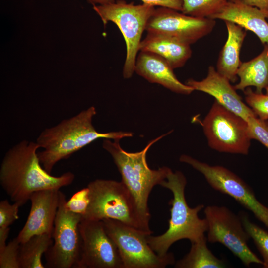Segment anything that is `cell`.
<instances>
[{"label":"cell","mask_w":268,"mask_h":268,"mask_svg":"<svg viewBox=\"0 0 268 268\" xmlns=\"http://www.w3.org/2000/svg\"><path fill=\"white\" fill-rule=\"evenodd\" d=\"M36 142L23 140L5 153L0 168V183L11 200L20 207L35 192L58 189L71 184L75 175L67 172L55 176L42 167L38 156Z\"/></svg>","instance_id":"obj_1"},{"label":"cell","mask_w":268,"mask_h":268,"mask_svg":"<svg viewBox=\"0 0 268 268\" xmlns=\"http://www.w3.org/2000/svg\"><path fill=\"white\" fill-rule=\"evenodd\" d=\"M96 114L95 108L91 106L40 134L36 142L42 150L38 152V156L47 172L51 174L59 161L68 158L97 139L120 140L133 136V133L127 132H98L92 125Z\"/></svg>","instance_id":"obj_2"},{"label":"cell","mask_w":268,"mask_h":268,"mask_svg":"<svg viewBox=\"0 0 268 268\" xmlns=\"http://www.w3.org/2000/svg\"><path fill=\"white\" fill-rule=\"evenodd\" d=\"M169 132L168 134L170 133ZM150 141L141 151L128 152L120 146V140L105 138L103 147L112 156L122 177V182L132 195L144 223L149 227L150 213L148 206L149 195L153 187L165 180L171 169L162 167L151 169L147 164L146 154L149 148L167 134Z\"/></svg>","instance_id":"obj_3"},{"label":"cell","mask_w":268,"mask_h":268,"mask_svg":"<svg viewBox=\"0 0 268 268\" xmlns=\"http://www.w3.org/2000/svg\"><path fill=\"white\" fill-rule=\"evenodd\" d=\"M186 184V178L181 172H173L171 170L160 184L173 194V198L169 202L171 207L168 228L160 235L147 236L149 246L159 255L167 254L170 246L176 241L186 239L193 243L203 236L207 231L206 219L199 217V213L204 206L199 204L194 208L189 206L185 196Z\"/></svg>","instance_id":"obj_4"},{"label":"cell","mask_w":268,"mask_h":268,"mask_svg":"<svg viewBox=\"0 0 268 268\" xmlns=\"http://www.w3.org/2000/svg\"><path fill=\"white\" fill-rule=\"evenodd\" d=\"M87 187L90 201L82 219H112L148 234L152 233L141 220L132 195L122 181L98 179L89 183Z\"/></svg>","instance_id":"obj_5"},{"label":"cell","mask_w":268,"mask_h":268,"mask_svg":"<svg viewBox=\"0 0 268 268\" xmlns=\"http://www.w3.org/2000/svg\"><path fill=\"white\" fill-rule=\"evenodd\" d=\"M104 25L114 23L123 35L126 44V57L123 74L130 78L134 71L135 64L142 33L147 21L155 9L154 6L143 3L135 5L119 0L106 5H93Z\"/></svg>","instance_id":"obj_6"},{"label":"cell","mask_w":268,"mask_h":268,"mask_svg":"<svg viewBox=\"0 0 268 268\" xmlns=\"http://www.w3.org/2000/svg\"><path fill=\"white\" fill-rule=\"evenodd\" d=\"M201 124L209 146L220 152L247 155L252 140L248 122L214 100Z\"/></svg>","instance_id":"obj_7"},{"label":"cell","mask_w":268,"mask_h":268,"mask_svg":"<svg viewBox=\"0 0 268 268\" xmlns=\"http://www.w3.org/2000/svg\"><path fill=\"white\" fill-rule=\"evenodd\" d=\"M102 221L118 248L123 268H164L175 263L173 253L161 256L152 249L147 240L150 234L114 219Z\"/></svg>","instance_id":"obj_8"},{"label":"cell","mask_w":268,"mask_h":268,"mask_svg":"<svg viewBox=\"0 0 268 268\" xmlns=\"http://www.w3.org/2000/svg\"><path fill=\"white\" fill-rule=\"evenodd\" d=\"M65 195L60 191L59 205L54 222V243L45 253V267L77 268L81 250L79 224L82 215L68 210Z\"/></svg>","instance_id":"obj_9"},{"label":"cell","mask_w":268,"mask_h":268,"mask_svg":"<svg viewBox=\"0 0 268 268\" xmlns=\"http://www.w3.org/2000/svg\"><path fill=\"white\" fill-rule=\"evenodd\" d=\"M204 213L208 224L207 239L209 242L223 244L247 267L252 264L263 265V261L247 244L250 237L240 216L224 206H207Z\"/></svg>","instance_id":"obj_10"},{"label":"cell","mask_w":268,"mask_h":268,"mask_svg":"<svg viewBox=\"0 0 268 268\" xmlns=\"http://www.w3.org/2000/svg\"><path fill=\"white\" fill-rule=\"evenodd\" d=\"M179 160L201 173L212 188L250 211L268 229V207L258 200L251 188L238 176L223 166L210 165L187 155H182Z\"/></svg>","instance_id":"obj_11"},{"label":"cell","mask_w":268,"mask_h":268,"mask_svg":"<svg viewBox=\"0 0 268 268\" xmlns=\"http://www.w3.org/2000/svg\"><path fill=\"white\" fill-rule=\"evenodd\" d=\"M79 230L81 250L77 268H123L118 248L102 220L82 219Z\"/></svg>","instance_id":"obj_12"},{"label":"cell","mask_w":268,"mask_h":268,"mask_svg":"<svg viewBox=\"0 0 268 268\" xmlns=\"http://www.w3.org/2000/svg\"><path fill=\"white\" fill-rule=\"evenodd\" d=\"M215 24V20L211 18L195 17L161 7L155 9L145 30L191 45L210 33Z\"/></svg>","instance_id":"obj_13"},{"label":"cell","mask_w":268,"mask_h":268,"mask_svg":"<svg viewBox=\"0 0 268 268\" xmlns=\"http://www.w3.org/2000/svg\"><path fill=\"white\" fill-rule=\"evenodd\" d=\"M60 193V189H48L36 191L31 195L29 215L16 237L20 243L36 235H52L59 205Z\"/></svg>","instance_id":"obj_14"},{"label":"cell","mask_w":268,"mask_h":268,"mask_svg":"<svg viewBox=\"0 0 268 268\" xmlns=\"http://www.w3.org/2000/svg\"><path fill=\"white\" fill-rule=\"evenodd\" d=\"M186 84L194 90L211 95L224 107L246 121L251 116H256L252 109L242 101L230 81L218 73L212 66L208 67L205 78L201 81L190 79Z\"/></svg>","instance_id":"obj_15"},{"label":"cell","mask_w":268,"mask_h":268,"mask_svg":"<svg viewBox=\"0 0 268 268\" xmlns=\"http://www.w3.org/2000/svg\"><path fill=\"white\" fill-rule=\"evenodd\" d=\"M174 69L162 57L146 51L137 56L134 71L149 82L159 84L177 93L189 95L194 89L181 83L173 72Z\"/></svg>","instance_id":"obj_16"},{"label":"cell","mask_w":268,"mask_h":268,"mask_svg":"<svg viewBox=\"0 0 268 268\" xmlns=\"http://www.w3.org/2000/svg\"><path fill=\"white\" fill-rule=\"evenodd\" d=\"M210 18L233 22L253 32L264 45L268 44V11L229 0L224 7Z\"/></svg>","instance_id":"obj_17"},{"label":"cell","mask_w":268,"mask_h":268,"mask_svg":"<svg viewBox=\"0 0 268 268\" xmlns=\"http://www.w3.org/2000/svg\"><path fill=\"white\" fill-rule=\"evenodd\" d=\"M139 51L158 55L173 69L183 67L192 55L190 45L166 35L150 33L141 41Z\"/></svg>","instance_id":"obj_18"},{"label":"cell","mask_w":268,"mask_h":268,"mask_svg":"<svg viewBox=\"0 0 268 268\" xmlns=\"http://www.w3.org/2000/svg\"><path fill=\"white\" fill-rule=\"evenodd\" d=\"M228 37L220 52L216 64V70L230 82L237 79V71L242 62L240 52L246 36V31L241 26L229 21H225Z\"/></svg>","instance_id":"obj_19"},{"label":"cell","mask_w":268,"mask_h":268,"mask_svg":"<svg viewBox=\"0 0 268 268\" xmlns=\"http://www.w3.org/2000/svg\"><path fill=\"white\" fill-rule=\"evenodd\" d=\"M240 80L234 87L236 90L244 91L250 86L256 88V92L262 93L268 85V44L263 51L252 60L242 62L237 71Z\"/></svg>","instance_id":"obj_20"},{"label":"cell","mask_w":268,"mask_h":268,"mask_svg":"<svg viewBox=\"0 0 268 268\" xmlns=\"http://www.w3.org/2000/svg\"><path fill=\"white\" fill-rule=\"evenodd\" d=\"M207 237L204 235L191 243L189 252L175 264L177 268H221L226 267L225 262L217 258L208 249Z\"/></svg>","instance_id":"obj_21"},{"label":"cell","mask_w":268,"mask_h":268,"mask_svg":"<svg viewBox=\"0 0 268 268\" xmlns=\"http://www.w3.org/2000/svg\"><path fill=\"white\" fill-rule=\"evenodd\" d=\"M52 235H36L20 243L19 263L20 268H44L42 257L52 245Z\"/></svg>","instance_id":"obj_22"},{"label":"cell","mask_w":268,"mask_h":268,"mask_svg":"<svg viewBox=\"0 0 268 268\" xmlns=\"http://www.w3.org/2000/svg\"><path fill=\"white\" fill-rule=\"evenodd\" d=\"M182 12L198 18H210L219 12L229 0H182Z\"/></svg>","instance_id":"obj_23"},{"label":"cell","mask_w":268,"mask_h":268,"mask_svg":"<svg viewBox=\"0 0 268 268\" xmlns=\"http://www.w3.org/2000/svg\"><path fill=\"white\" fill-rule=\"evenodd\" d=\"M244 227L263 258V268H268V232L252 222L245 212L239 215Z\"/></svg>","instance_id":"obj_24"},{"label":"cell","mask_w":268,"mask_h":268,"mask_svg":"<svg viewBox=\"0 0 268 268\" xmlns=\"http://www.w3.org/2000/svg\"><path fill=\"white\" fill-rule=\"evenodd\" d=\"M243 91L247 105L256 117L264 121L268 120V94L254 92L249 87Z\"/></svg>","instance_id":"obj_25"},{"label":"cell","mask_w":268,"mask_h":268,"mask_svg":"<svg viewBox=\"0 0 268 268\" xmlns=\"http://www.w3.org/2000/svg\"><path fill=\"white\" fill-rule=\"evenodd\" d=\"M20 245L16 237L0 251V268H20L18 259Z\"/></svg>","instance_id":"obj_26"},{"label":"cell","mask_w":268,"mask_h":268,"mask_svg":"<svg viewBox=\"0 0 268 268\" xmlns=\"http://www.w3.org/2000/svg\"><path fill=\"white\" fill-rule=\"evenodd\" d=\"M89 201V189L87 186L74 193L68 201H67L66 206L68 210L83 216Z\"/></svg>","instance_id":"obj_27"},{"label":"cell","mask_w":268,"mask_h":268,"mask_svg":"<svg viewBox=\"0 0 268 268\" xmlns=\"http://www.w3.org/2000/svg\"><path fill=\"white\" fill-rule=\"evenodd\" d=\"M247 121L251 139L258 140L268 149V126L265 121L255 116L249 117Z\"/></svg>","instance_id":"obj_28"},{"label":"cell","mask_w":268,"mask_h":268,"mask_svg":"<svg viewBox=\"0 0 268 268\" xmlns=\"http://www.w3.org/2000/svg\"><path fill=\"white\" fill-rule=\"evenodd\" d=\"M20 206L17 203L10 204L7 200L0 202V227H9L19 219V208Z\"/></svg>","instance_id":"obj_29"},{"label":"cell","mask_w":268,"mask_h":268,"mask_svg":"<svg viewBox=\"0 0 268 268\" xmlns=\"http://www.w3.org/2000/svg\"><path fill=\"white\" fill-rule=\"evenodd\" d=\"M143 3L152 6H159L182 11L183 1L182 0H141Z\"/></svg>","instance_id":"obj_30"},{"label":"cell","mask_w":268,"mask_h":268,"mask_svg":"<svg viewBox=\"0 0 268 268\" xmlns=\"http://www.w3.org/2000/svg\"><path fill=\"white\" fill-rule=\"evenodd\" d=\"M243 4L268 11V0H232Z\"/></svg>","instance_id":"obj_31"},{"label":"cell","mask_w":268,"mask_h":268,"mask_svg":"<svg viewBox=\"0 0 268 268\" xmlns=\"http://www.w3.org/2000/svg\"><path fill=\"white\" fill-rule=\"evenodd\" d=\"M10 231L9 227H0V251H1L6 245V240Z\"/></svg>","instance_id":"obj_32"},{"label":"cell","mask_w":268,"mask_h":268,"mask_svg":"<svg viewBox=\"0 0 268 268\" xmlns=\"http://www.w3.org/2000/svg\"><path fill=\"white\" fill-rule=\"evenodd\" d=\"M88 2L91 3L93 5L96 4H99V5H106L114 3L115 2V0H87Z\"/></svg>","instance_id":"obj_33"},{"label":"cell","mask_w":268,"mask_h":268,"mask_svg":"<svg viewBox=\"0 0 268 268\" xmlns=\"http://www.w3.org/2000/svg\"><path fill=\"white\" fill-rule=\"evenodd\" d=\"M265 90H266V94H268V85L267 87V88L265 89Z\"/></svg>","instance_id":"obj_34"},{"label":"cell","mask_w":268,"mask_h":268,"mask_svg":"<svg viewBox=\"0 0 268 268\" xmlns=\"http://www.w3.org/2000/svg\"><path fill=\"white\" fill-rule=\"evenodd\" d=\"M265 122H266V124H267V125H268V120L266 121Z\"/></svg>","instance_id":"obj_35"}]
</instances>
